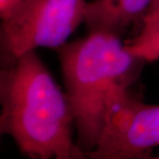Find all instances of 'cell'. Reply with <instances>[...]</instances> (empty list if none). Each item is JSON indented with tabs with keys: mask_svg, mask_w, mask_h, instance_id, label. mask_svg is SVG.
Returning <instances> with one entry per match:
<instances>
[{
	"mask_svg": "<svg viewBox=\"0 0 159 159\" xmlns=\"http://www.w3.org/2000/svg\"><path fill=\"white\" fill-rule=\"evenodd\" d=\"M0 132L30 159L72 156L83 159L73 142L74 115L66 93L35 51L5 62L0 75Z\"/></svg>",
	"mask_w": 159,
	"mask_h": 159,
	"instance_id": "1",
	"label": "cell"
},
{
	"mask_svg": "<svg viewBox=\"0 0 159 159\" xmlns=\"http://www.w3.org/2000/svg\"><path fill=\"white\" fill-rule=\"evenodd\" d=\"M66 97L83 154L97 147L111 111L128 94L138 63L119 35L89 31L87 36L57 49Z\"/></svg>",
	"mask_w": 159,
	"mask_h": 159,
	"instance_id": "2",
	"label": "cell"
},
{
	"mask_svg": "<svg viewBox=\"0 0 159 159\" xmlns=\"http://www.w3.org/2000/svg\"><path fill=\"white\" fill-rule=\"evenodd\" d=\"M86 0H25L1 25L4 62L37 48L58 49L84 22Z\"/></svg>",
	"mask_w": 159,
	"mask_h": 159,
	"instance_id": "3",
	"label": "cell"
},
{
	"mask_svg": "<svg viewBox=\"0 0 159 159\" xmlns=\"http://www.w3.org/2000/svg\"><path fill=\"white\" fill-rule=\"evenodd\" d=\"M159 146V105L128 93L109 115L97 147L84 159H125Z\"/></svg>",
	"mask_w": 159,
	"mask_h": 159,
	"instance_id": "4",
	"label": "cell"
},
{
	"mask_svg": "<svg viewBox=\"0 0 159 159\" xmlns=\"http://www.w3.org/2000/svg\"><path fill=\"white\" fill-rule=\"evenodd\" d=\"M154 0H117L105 10L86 15L84 23L89 31L101 30L119 35L126 28L142 20Z\"/></svg>",
	"mask_w": 159,
	"mask_h": 159,
	"instance_id": "5",
	"label": "cell"
},
{
	"mask_svg": "<svg viewBox=\"0 0 159 159\" xmlns=\"http://www.w3.org/2000/svg\"><path fill=\"white\" fill-rule=\"evenodd\" d=\"M125 46L137 60L143 63L159 60V15L143 18L139 34Z\"/></svg>",
	"mask_w": 159,
	"mask_h": 159,
	"instance_id": "6",
	"label": "cell"
},
{
	"mask_svg": "<svg viewBox=\"0 0 159 159\" xmlns=\"http://www.w3.org/2000/svg\"><path fill=\"white\" fill-rule=\"evenodd\" d=\"M25 0H0V16L2 20L12 15Z\"/></svg>",
	"mask_w": 159,
	"mask_h": 159,
	"instance_id": "7",
	"label": "cell"
},
{
	"mask_svg": "<svg viewBox=\"0 0 159 159\" xmlns=\"http://www.w3.org/2000/svg\"><path fill=\"white\" fill-rule=\"evenodd\" d=\"M116 1L117 0H93L91 2H88L86 6L85 16L103 11L113 5Z\"/></svg>",
	"mask_w": 159,
	"mask_h": 159,
	"instance_id": "8",
	"label": "cell"
},
{
	"mask_svg": "<svg viewBox=\"0 0 159 159\" xmlns=\"http://www.w3.org/2000/svg\"><path fill=\"white\" fill-rule=\"evenodd\" d=\"M125 159H159V156H153L152 149H148V150L135 154V155Z\"/></svg>",
	"mask_w": 159,
	"mask_h": 159,
	"instance_id": "9",
	"label": "cell"
},
{
	"mask_svg": "<svg viewBox=\"0 0 159 159\" xmlns=\"http://www.w3.org/2000/svg\"><path fill=\"white\" fill-rule=\"evenodd\" d=\"M159 15V0H154L150 8L144 17H155Z\"/></svg>",
	"mask_w": 159,
	"mask_h": 159,
	"instance_id": "10",
	"label": "cell"
},
{
	"mask_svg": "<svg viewBox=\"0 0 159 159\" xmlns=\"http://www.w3.org/2000/svg\"><path fill=\"white\" fill-rule=\"evenodd\" d=\"M53 159H74L72 156H57Z\"/></svg>",
	"mask_w": 159,
	"mask_h": 159,
	"instance_id": "11",
	"label": "cell"
}]
</instances>
